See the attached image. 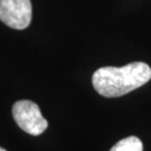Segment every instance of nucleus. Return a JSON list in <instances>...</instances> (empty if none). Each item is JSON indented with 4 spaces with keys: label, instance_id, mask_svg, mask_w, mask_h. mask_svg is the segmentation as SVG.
Masks as SVG:
<instances>
[{
    "label": "nucleus",
    "instance_id": "f257e3e1",
    "mask_svg": "<svg viewBox=\"0 0 151 151\" xmlns=\"http://www.w3.org/2000/svg\"><path fill=\"white\" fill-rule=\"evenodd\" d=\"M150 80V66L143 62H133L122 67L99 68L92 76V84L102 96L119 97L145 85Z\"/></svg>",
    "mask_w": 151,
    "mask_h": 151
},
{
    "label": "nucleus",
    "instance_id": "39448f33",
    "mask_svg": "<svg viewBox=\"0 0 151 151\" xmlns=\"http://www.w3.org/2000/svg\"><path fill=\"white\" fill-rule=\"evenodd\" d=\"M0 151H6V150L4 149V148H1V147H0Z\"/></svg>",
    "mask_w": 151,
    "mask_h": 151
},
{
    "label": "nucleus",
    "instance_id": "f03ea898",
    "mask_svg": "<svg viewBox=\"0 0 151 151\" xmlns=\"http://www.w3.org/2000/svg\"><path fill=\"white\" fill-rule=\"evenodd\" d=\"M12 116L20 129L32 135L42 134L48 127L39 106L28 100H22L14 104Z\"/></svg>",
    "mask_w": 151,
    "mask_h": 151
},
{
    "label": "nucleus",
    "instance_id": "7ed1b4c3",
    "mask_svg": "<svg viewBox=\"0 0 151 151\" xmlns=\"http://www.w3.org/2000/svg\"><path fill=\"white\" fill-rule=\"evenodd\" d=\"M30 0H0V20L8 27L22 30L32 22Z\"/></svg>",
    "mask_w": 151,
    "mask_h": 151
},
{
    "label": "nucleus",
    "instance_id": "20e7f679",
    "mask_svg": "<svg viewBox=\"0 0 151 151\" xmlns=\"http://www.w3.org/2000/svg\"><path fill=\"white\" fill-rule=\"evenodd\" d=\"M110 151H143V145L138 137L131 135L116 142Z\"/></svg>",
    "mask_w": 151,
    "mask_h": 151
}]
</instances>
